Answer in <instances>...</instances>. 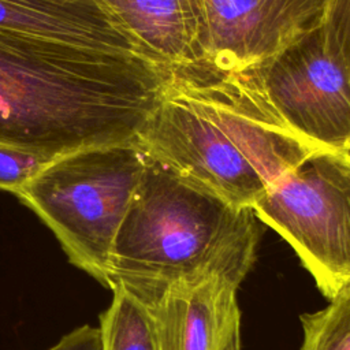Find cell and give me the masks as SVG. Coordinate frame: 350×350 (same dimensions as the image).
I'll return each instance as SVG.
<instances>
[{
    "label": "cell",
    "instance_id": "8",
    "mask_svg": "<svg viewBox=\"0 0 350 350\" xmlns=\"http://www.w3.org/2000/svg\"><path fill=\"white\" fill-rule=\"evenodd\" d=\"M238 287L230 279L209 278L172 287L146 302L154 317L160 350L241 349Z\"/></svg>",
    "mask_w": 350,
    "mask_h": 350
},
{
    "label": "cell",
    "instance_id": "13",
    "mask_svg": "<svg viewBox=\"0 0 350 350\" xmlns=\"http://www.w3.org/2000/svg\"><path fill=\"white\" fill-rule=\"evenodd\" d=\"M52 160L45 154L0 144V190L18 191Z\"/></svg>",
    "mask_w": 350,
    "mask_h": 350
},
{
    "label": "cell",
    "instance_id": "4",
    "mask_svg": "<svg viewBox=\"0 0 350 350\" xmlns=\"http://www.w3.org/2000/svg\"><path fill=\"white\" fill-rule=\"evenodd\" d=\"M145 164L138 145L82 148L53 159L14 194L49 227L72 265L108 287L113 241Z\"/></svg>",
    "mask_w": 350,
    "mask_h": 350
},
{
    "label": "cell",
    "instance_id": "1",
    "mask_svg": "<svg viewBox=\"0 0 350 350\" xmlns=\"http://www.w3.org/2000/svg\"><path fill=\"white\" fill-rule=\"evenodd\" d=\"M170 70L137 53L0 27V144L53 159L89 146L138 145Z\"/></svg>",
    "mask_w": 350,
    "mask_h": 350
},
{
    "label": "cell",
    "instance_id": "9",
    "mask_svg": "<svg viewBox=\"0 0 350 350\" xmlns=\"http://www.w3.org/2000/svg\"><path fill=\"white\" fill-rule=\"evenodd\" d=\"M0 27L60 44L142 56L100 0H0Z\"/></svg>",
    "mask_w": 350,
    "mask_h": 350
},
{
    "label": "cell",
    "instance_id": "7",
    "mask_svg": "<svg viewBox=\"0 0 350 350\" xmlns=\"http://www.w3.org/2000/svg\"><path fill=\"white\" fill-rule=\"evenodd\" d=\"M327 0H204V60L241 72L323 23Z\"/></svg>",
    "mask_w": 350,
    "mask_h": 350
},
{
    "label": "cell",
    "instance_id": "6",
    "mask_svg": "<svg viewBox=\"0 0 350 350\" xmlns=\"http://www.w3.org/2000/svg\"><path fill=\"white\" fill-rule=\"evenodd\" d=\"M249 70L298 135L350 152V72L327 52L321 26Z\"/></svg>",
    "mask_w": 350,
    "mask_h": 350
},
{
    "label": "cell",
    "instance_id": "2",
    "mask_svg": "<svg viewBox=\"0 0 350 350\" xmlns=\"http://www.w3.org/2000/svg\"><path fill=\"white\" fill-rule=\"evenodd\" d=\"M138 146L185 183L250 209L321 150L282 119L250 70L221 71L205 60L171 67Z\"/></svg>",
    "mask_w": 350,
    "mask_h": 350
},
{
    "label": "cell",
    "instance_id": "10",
    "mask_svg": "<svg viewBox=\"0 0 350 350\" xmlns=\"http://www.w3.org/2000/svg\"><path fill=\"white\" fill-rule=\"evenodd\" d=\"M144 57L161 67L204 60V0H100Z\"/></svg>",
    "mask_w": 350,
    "mask_h": 350
},
{
    "label": "cell",
    "instance_id": "3",
    "mask_svg": "<svg viewBox=\"0 0 350 350\" xmlns=\"http://www.w3.org/2000/svg\"><path fill=\"white\" fill-rule=\"evenodd\" d=\"M250 208H234L146 159L118 230L108 288L120 284L145 302L164 291L226 278L241 284L261 235Z\"/></svg>",
    "mask_w": 350,
    "mask_h": 350
},
{
    "label": "cell",
    "instance_id": "11",
    "mask_svg": "<svg viewBox=\"0 0 350 350\" xmlns=\"http://www.w3.org/2000/svg\"><path fill=\"white\" fill-rule=\"evenodd\" d=\"M100 314L101 350H160L153 313L146 302L120 284Z\"/></svg>",
    "mask_w": 350,
    "mask_h": 350
},
{
    "label": "cell",
    "instance_id": "14",
    "mask_svg": "<svg viewBox=\"0 0 350 350\" xmlns=\"http://www.w3.org/2000/svg\"><path fill=\"white\" fill-rule=\"evenodd\" d=\"M321 30L327 52L350 72V0H327Z\"/></svg>",
    "mask_w": 350,
    "mask_h": 350
},
{
    "label": "cell",
    "instance_id": "12",
    "mask_svg": "<svg viewBox=\"0 0 350 350\" xmlns=\"http://www.w3.org/2000/svg\"><path fill=\"white\" fill-rule=\"evenodd\" d=\"M299 350H350V282L342 286L321 310L299 316Z\"/></svg>",
    "mask_w": 350,
    "mask_h": 350
},
{
    "label": "cell",
    "instance_id": "15",
    "mask_svg": "<svg viewBox=\"0 0 350 350\" xmlns=\"http://www.w3.org/2000/svg\"><path fill=\"white\" fill-rule=\"evenodd\" d=\"M46 350H101V339L98 327L81 325Z\"/></svg>",
    "mask_w": 350,
    "mask_h": 350
},
{
    "label": "cell",
    "instance_id": "5",
    "mask_svg": "<svg viewBox=\"0 0 350 350\" xmlns=\"http://www.w3.org/2000/svg\"><path fill=\"white\" fill-rule=\"evenodd\" d=\"M252 209L293 247L325 298L350 282V152L312 153Z\"/></svg>",
    "mask_w": 350,
    "mask_h": 350
},
{
    "label": "cell",
    "instance_id": "16",
    "mask_svg": "<svg viewBox=\"0 0 350 350\" xmlns=\"http://www.w3.org/2000/svg\"><path fill=\"white\" fill-rule=\"evenodd\" d=\"M237 350H241V349H237Z\"/></svg>",
    "mask_w": 350,
    "mask_h": 350
}]
</instances>
